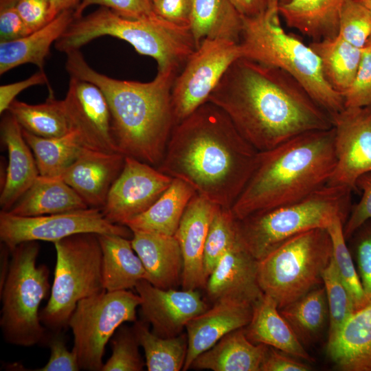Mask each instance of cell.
<instances>
[{"mask_svg":"<svg viewBox=\"0 0 371 371\" xmlns=\"http://www.w3.org/2000/svg\"><path fill=\"white\" fill-rule=\"evenodd\" d=\"M17 0H0V10L14 5Z\"/></svg>","mask_w":371,"mask_h":371,"instance_id":"cell-56","label":"cell"},{"mask_svg":"<svg viewBox=\"0 0 371 371\" xmlns=\"http://www.w3.org/2000/svg\"><path fill=\"white\" fill-rule=\"evenodd\" d=\"M196 194L190 184L173 178L168 189L146 211L124 225L132 232L175 236L188 204Z\"/></svg>","mask_w":371,"mask_h":371,"instance_id":"cell-31","label":"cell"},{"mask_svg":"<svg viewBox=\"0 0 371 371\" xmlns=\"http://www.w3.org/2000/svg\"><path fill=\"white\" fill-rule=\"evenodd\" d=\"M74 19V10H67L38 30L16 40L0 42V74L27 63L34 64L43 70L51 45Z\"/></svg>","mask_w":371,"mask_h":371,"instance_id":"cell-26","label":"cell"},{"mask_svg":"<svg viewBox=\"0 0 371 371\" xmlns=\"http://www.w3.org/2000/svg\"><path fill=\"white\" fill-rule=\"evenodd\" d=\"M152 3L154 12L159 16L190 27L192 0H154Z\"/></svg>","mask_w":371,"mask_h":371,"instance_id":"cell-49","label":"cell"},{"mask_svg":"<svg viewBox=\"0 0 371 371\" xmlns=\"http://www.w3.org/2000/svg\"><path fill=\"white\" fill-rule=\"evenodd\" d=\"M112 353L104 363L102 371H141L144 360L139 352V344L133 327L121 325L111 339Z\"/></svg>","mask_w":371,"mask_h":371,"instance_id":"cell-41","label":"cell"},{"mask_svg":"<svg viewBox=\"0 0 371 371\" xmlns=\"http://www.w3.org/2000/svg\"><path fill=\"white\" fill-rule=\"evenodd\" d=\"M275 348H267L260 371H308L311 367L290 357Z\"/></svg>","mask_w":371,"mask_h":371,"instance_id":"cell-51","label":"cell"},{"mask_svg":"<svg viewBox=\"0 0 371 371\" xmlns=\"http://www.w3.org/2000/svg\"><path fill=\"white\" fill-rule=\"evenodd\" d=\"M335 164L333 126L258 151L255 168L232 212L241 220L299 201L326 185Z\"/></svg>","mask_w":371,"mask_h":371,"instance_id":"cell-4","label":"cell"},{"mask_svg":"<svg viewBox=\"0 0 371 371\" xmlns=\"http://www.w3.org/2000/svg\"><path fill=\"white\" fill-rule=\"evenodd\" d=\"M345 0H290L279 3L286 25L313 41L338 35L340 12Z\"/></svg>","mask_w":371,"mask_h":371,"instance_id":"cell-29","label":"cell"},{"mask_svg":"<svg viewBox=\"0 0 371 371\" xmlns=\"http://www.w3.org/2000/svg\"><path fill=\"white\" fill-rule=\"evenodd\" d=\"M268 346L254 344L244 328L222 337L207 350L200 354L190 368L213 371H260Z\"/></svg>","mask_w":371,"mask_h":371,"instance_id":"cell-27","label":"cell"},{"mask_svg":"<svg viewBox=\"0 0 371 371\" xmlns=\"http://www.w3.org/2000/svg\"><path fill=\"white\" fill-rule=\"evenodd\" d=\"M258 153L226 114L207 101L175 126L157 169L186 181L215 205L231 209Z\"/></svg>","mask_w":371,"mask_h":371,"instance_id":"cell-2","label":"cell"},{"mask_svg":"<svg viewBox=\"0 0 371 371\" xmlns=\"http://www.w3.org/2000/svg\"><path fill=\"white\" fill-rule=\"evenodd\" d=\"M253 305L232 299H221L186 325L188 352L183 370H187L201 353L227 334L249 323Z\"/></svg>","mask_w":371,"mask_h":371,"instance_id":"cell-21","label":"cell"},{"mask_svg":"<svg viewBox=\"0 0 371 371\" xmlns=\"http://www.w3.org/2000/svg\"><path fill=\"white\" fill-rule=\"evenodd\" d=\"M102 253V284L106 291L135 288L147 279L144 265L131 239L111 234H98Z\"/></svg>","mask_w":371,"mask_h":371,"instance_id":"cell-28","label":"cell"},{"mask_svg":"<svg viewBox=\"0 0 371 371\" xmlns=\"http://www.w3.org/2000/svg\"><path fill=\"white\" fill-rule=\"evenodd\" d=\"M243 57L240 44L204 39L176 76L172 88L175 125L205 103L231 64Z\"/></svg>","mask_w":371,"mask_h":371,"instance_id":"cell-12","label":"cell"},{"mask_svg":"<svg viewBox=\"0 0 371 371\" xmlns=\"http://www.w3.org/2000/svg\"><path fill=\"white\" fill-rule=\"evenodd\" d=\"M1 137L8 152V165L0 195V207L8 212L39 176L34 156L22 128L9 112L1 122Z\"/></svg>","mask_w":371,"mask_h":371,"instance_id":"cell-22","label":"cell"},{"mask_svg":"<svg viewBox=\"0 0 371 371\" xmlns=\"http://www.w3.org/2000/svg\"><path fill=\"white\" fill-rule=\"evenodd\" d=\"M52 14L56 17L59 13L67 10L76 8L81 0H49Z\"/></svg>","mask_w":371,"mask_h":371,"instance_id":"cell-55","label":"cell"},{"mask_svg":"<svg viewBox=\"0 0 371 371\" xmlns=\"http://www.w3.org/2000/svg\"><path fill=\"white\" fill-rule=\"evenodd\" d=\"M15 7L30 32L41 29L55 18L49 0H17Z\"/></svg>","mask_w":371,"mask_h":371,"instance_id":"cell-48","label":"cell"},{"mask_svg":"<svg viewBox=\"0 0 371 371\" xmlns=\"http://www.w3.org/2000/svg\"><path fill=\"white\" fill-rule=\"evenodd\" d=\"M190 27L196 48L206 38L239 43L243 16L229 0H192Z\"/></svg>","mask_w":371,"mask_h":371,"instance_id":"cell-32","label":"cell"},{"mask_svg":"<svg viewBox=\"0 0 371 371\" xmlns=\"http://www.w3.org/2000/svg\"><path fill=\"white\" fill-rule=\"evenodd\" d=\"M56 262L50 296L40 312L52 330L67 326L78 303L99 293L102 284V253L97 234H76L55 242Z\"/></svg>","mask_w":371,"mask_h":371,"instance_id":"cell-10","label":"cell"},{"mask_svg":"<svg viewBox=\"0 0 371 371\" xmlns=\"http://www.w3.org/2000/svg\"><path fill=\"white\" fill-rule=\"evenodd\" d=\"M218 207L196 193L185 210L175 234L183 256L182 289L205 287L204 249L209 228Z\"/></svg>","mask_w":371,"mask_h":371,"instance_id":"cell-19","label":"cell"},{"mask_svg":"<svg viewBox=\"0 0 371 371\" xmlns=\"http://www.w3.org/2000/svg\"><path fill=\"white\" fill-rule=\"evenodd\" d=\"M371 10V0H357Z\"/></svg>","mask_w":371,"mask_h":371,"instance_id":"cell-57","label":"cell"},{"mask_svg":"<svg viewBox=\"0 0 371 371\" xmlns=\"http://www.w3.org/2000/svg\"><path fill=\"white\" fill-rule=\"evenodd\" d=\"M93 5L107 8L128 19H139L155 14L151 0H81L74 10L75 19L81 16L84 10Z\"/></svg>","mask_w":371,"mask_h":371,"instance_id":"cell-45","label":"cell"},{"mask_svg":"<svg viewBox=\"0 0 371 371\" xmlns=\"http://www.w3.org/2000/svg\"><path fill=\"white\" fill-rule=\"evenodd\" d=\"M11 259V251L3 243H1L0 251V289L2 288L8 276Z\"/></svg>","mask_w":371,"mask_h":371,"instance_id":"cell-54","label":"cell"},{"mask_svg":"<svg viewBox=\"0 0 371 371\" xmlns=\"http://www.w3.org/2000/svg\"><path fill=\"white\" fill-rule=\"evenodd\" d=\"M135 288L141 298L143 321L152 326L153 333L162 337L182 333L192 318L209 308L197 289H164L146 280H140Z\"/></svg>","mask_w":371,"mask_h":371,"instance_id":"cell-17","label":"cell"},{"mask_svg":"<svg viewBox=\"0 0 371 371\" xmlns=\"http://www.w3.org/2000/svg\"><path fill=\"white\" fill-rule=\"evenodd\" d=\"M332 120L336 164L327 184L354 191L371 172V106L344 108Z\"/></svg>","mask_w":371,"mask_h":371,"instance_id":"cell-15","label":"cell"},{"mask_svg":"<svg viewBox=\"0 0 371 371\" xmlns=\"http://www.w3.org/2000/svg\"><path fill=\"white\" fill-rule=\"evenodd\" d=\"M205 289L213 303L227 298L254 305L264 294L258 281V260L239 240L221 257Z\"/></svg>","mask_w":371,"mask_h":371,"instance_id":"cell-18","label":"cell"},{"mask_svg":"<svg viewBox=\"0 0 371 371\" xmlns=\"http://www.w3.org/2000/svg\"><path fill=\"white\" fill-rule=\"evenodd\" d=\"M48 85V80L43 70H40L28 78L0 87V113L8 111L16 96L28 87Z\"/></svg>","mask_w":371,"mask_h":371,"instance_id":"cell-52","label":"cell"},{"mask_svg":"<svg viewBox=\"0 0 371 371\" xmlns=\"http://www.w3.org/2000/svg\"><path fill=\"white\" fill-rule=\"evenodd\" d=\"M38 241L19 244L11 251L10 266L0 289V327L8 344L31 347L45 343L48 334L40 318L39 306L49 293V271L37 265Z\"/></svg>","mask_w":371,"mask_h":371,"instance_id":"cell-8","label":"cell"},{"mask_svg":"<svg viewBox=\"0 0 371 371\" xmlns=\"http://www.w3.org/2000/svg\"><path fill=\"white\" fill-rule=\"evenodd\" d=\"M357 188L361 191V196L350 210L344 225L346 239L351 238L363 224L371 221V172L358 179Z\"/></svg>","mask_w":371,"mask_h":371,"instance_id":"cell-46","label":"cell"},{"mask_svg":"<svg viewBox=\"0 0 371 371\" xmlns=\"http://www.w3.org/2000/svg\"><path fill=\"white\" fill-rule=\"evenodd\" d=\"M355 233V256L359 276L365 294L371 302V221L363 224Z\"/></svg>","mask_w":371,"mask_h":371,"instance_id":"cell-47","label":"cell"},{"mask_svg":"<svg viewBox=\"0 0 371 371\" xmlns=\"http://www.w3.org/2000/svg\"><path fill=\"white\" fill-rule=\"evenodd\" d=\"M279 310L300 341L311 343L320 334L328 316L325 289L315 288Z\"/></svg>","mask_w":371,"mask_h":371,"instance_id":"cell-37","label":"cell"},{"mask_svg":"<svg viewBox=\"0 0 371 371\" xmlns=\"http://www.w3.org/2000/svg\"><path fill=\"white\" fill-rule=\"evenodd\" d=\"M30 33L15 5L0 10L1 42L16 40Z\"/></svg>","mask_w":371,"mask_h":371,"instance_id":"cell-50","label":"cell"},{"mask_svg":"<svg viewBox=\"0 0 371 371\" xmlns=\"http://www.w3.org/2000/svg\"><path fill=\"white\" fill-rule=\"evenodd\" d=\"M279 0H269L258 14L243 16V58L278 68L293 77L331 117L344 109L342 95L326 80L319 58L310 45L283 29Z\"/></svg>","mask_w":371,"mask_h":371,"instance_id":"cell-6","label":"cell"},{"mask_svg":"<svg viewBox=\"0 0 371 371\" xmlns=\"http://www.w3.org/2000/svg\"><path fill=\"white\" fill-rule=\"evenodd\" d=\"M8 111L22 129L39 137H59L71 131L63 101L55 99L52 93L45 102L38 104L14 100Z\"/></svg>","mask_w":371,"mask_h":371,"instance_id":"cell-34","label":"cell"},{"mask_svg":"<svg viewBox=\"0 0 371 371\" xmlns=\"http://www.w3.org/2000/svg\"><path fill=\"white\" fill-rule=\"evenodd\" d=\"M244 330L254 344H263L292 357L314 361L280 314L276 302L268 295L264 293L254 304L251 319Z\"/></svg>","mask_w":371,"mask_h":371,"instance_id":"cell-24","label":"cell"},{"mask_svg":"<svg viewBox=\"0 0 371 371\" xmlns=\"http://www.w3.org/2000/svg\"><path fill=\"white\" fill-rule=\"evenodd\" d=\"M342 97L344 108L371 106V51L366 47L357 74Z\"/></svg>","mask_w":371,"mask_h":371,"instance_id":"cell-43","label":"cell"},{"mask_svg":"<svg viewBox=\"0 0 371 371\" xmlns=\"http://www.w3.org/2000/svg\"><path fill=\"white\" fill-rule=\"evenodd\" d=\"M207 101L258 151L333 126L331 116L293 77L243 57L231 64Z\"/></svg>","mask_w":371,"mask_h":371,"instance_id":"cell-1","label":"cell"},{"mask_svg":"<svg viewBox=\"0 0 371 371\" xmlns=\"http://www.w3.org/2000/svg\"><path fill=\"white\" fill-rule=\"evenodd\" d=\"M172 179L150 164L125 157L122 170L101 209L104 216L112 223L124 225L146 211L168 189Z\"/></svg>","mask_w":371,"mask_h":371,"instance_id":"cell-14","label":"cell"},{"mask_svg":"<svg viewBox=\"0 0 371 371\" xmlns=\"http://www.w3.org/2000/svg\"><path fill=\"white\" fill-rule=\"evenodd\" d=\"M327 353L341 370L371 371V302L354 312L328 342Z\"/></svg>","mask_w":371,"mask_h":371,"instance_id":"cell-25","label":"cell"},{"mask_svg":"<svg viewBox=\"0 0 371 371\" xmlns=\"http://www.w3.org/2000/svg\"><path fill=\"white\" fill-rule=\"evenodd\" d=\"M352 192L346 187L326 184L299 201L237 220L239 239L259 260L297 234L327 228L337 216L346 221Z\"/></svg>","mask_w":371,"mask_h":371,"instance_id":"cell-7","label":"cell"},{"mask_svg":"<svg viewBox=\"0 0 371 371\" xmlns=\"http://www.w3.org/2000/svg\"><path fill=\"white\" fill-rule=\"evenodd\" d=\"M63 101L71 131L77 133L83 148L104 153L118 152L113 136L110 109L97 85L70 77Z\"/></svg>","mask_w":371,"mask_h":371,"instance_id":"cell-16","label":"cell"},{"mask_svg":"<svg viewBox=\"0 0 371 371\" xmlns=\"http://www.w3.org/2000/svg\"><path fill=\"white\" fill-rule=\"evenodd\" d=\"M35 158L39 175L60 176L77 158L83 148L74 131L59 137L45 138L22 129Z\"/></svg>","mask_w":371,"mask_h":371,"instance_id":"cell-35","label":"cell"},{"mask_svg":"<svg viewBox=\"0 0 371 371\" xmlns=\"http://www.w3.org/2000/svg\"><path fill=\"white\" fill-rule=\"evenodd\" d=\"M290 0H279V3L280 4H282V3H287L288 1H289Z\"/></svg>","mask_w":371,"mask_h":371,"instance_id":"cell-59","label":"cell"},{"mask_svg":"<svg viewBox=\"0 0 371 371\" xmlns=\"http://www.w3.org/2000/svg\"><path fill=\"white\" fill-rule=\"evenodd\" d=\"M133 328L144 351L148 371L183 370L188 352L187 334L162 337L150 331L144 321L137 320Z\"/></svg>","mask_w":371,"mask_h":371,"instance_id":"cell-36","label":"cell"},{"mask_svg":"<svg viewBox=\"0 0 371 371\" xmlns=\"http://www.w3.org/2000/svg\"><path fill=\"white\" fill-rule=\"evenodd\" d=\"M63 330H52L48 334L46 344L50 350L47 363L36 371H78L80 370L78 355L72 349L69 351L65 344Z\"/></svg>","mask_w":371,"mask_h":371,"instance_id":"cell-44","label":"cell"},{"mask_svg":"<svg viewBox=\"0 0 371 371\" xmlns=\"http://www.w3.org/2000/svg\"><path fill=\"white\" fill-rule=\"evenodd\" d=\"M125 156L82 148L76 160L58 177L71 187L89 207L102 209L121 172Z\"/></svg>","mask_w":371,"mask_h":371,"instance_id":"cell-20","label":"cell"},{"mask_svg":"<svg viewBox=\"0 0 371 371\" xmlns=\"http://www.w3.org/2000/svg\"><path fill=\"white\" fill-rule=\"evenodd\" d=\"M151 1H152V2H153V1H154V0H151Z\"/></svg>","mask_w":371,"mask_h":371,"instance_id":"cell-60","label":"cell"},{"mask_svg":"<svg viewBox=\"0 0 371 371\" xmlns=\"http://www.w3.org/2000/svg\"><path fill=\"white\" fill-rule=\"evenodd\" d=\"M365 47H368L371 51V35L369 37Z\"/></svg>","mask_w":371,"mask_h":371,"instance_id":"cell-58","label":"cell"},{"mask_svg":"<svg viewBox=\"0 0 371 371\" xmlns=\"http://www.w3.org/2000/svg\"><path fill=\"white\" fill-rule=\"evenodd\" d=\"M88 207L78 193L60 179L39 175L8 212L17 216H36Z\"/></svg>","mask_w":371,"mask_h":371,"instance_id":"cell-30","label":"cell"},{"mask_svg":"<svg viewBox=\"0 0 371 371\" xmlns=\"http://www.w3.org/2000/svg\"><path fill=\"white\" fill-rule=\"evenodd\" d=\"M66 55L70 77L93 82L104 94L118 152L159 166L175 126L172 88L177 74L157 72L148 82L122 80L93 69L80 49Z\"/></svg>","mask_w":371,"mask_h":371,"instance_id":"cell-3","label":"cell"},{"mask_svg":"<svg viewBox=\"0 0 371 371\" xmlns=\"http://www.w3.org/2000/svg\"><path fill=\"white\" fill-rule=\"evenodd\" d=\"M309 45L319 58L326 80L342 95L357 74L363 49L351 45L339 35L313 41Z\"/></svg>","mask_w":371,"mask_h":371,"instance_id":"cell-33","label":"cell"},{"mask_svg":"<svg viewBox=\"0 0 371 371\" xmlns=\"http://www.w3.org/2000/svg\"><path fill=\"white\" fill-rule=\"evenodd\" d=\"M322 278L328 310L329 342L341 330L355 308L348 291L339 276L332 257L322 273Z\"/></svg>","mask_w":371,"mask_h":371,"instance_id":"cell-40","label":"cell"},{"mask_svg":"<svg viewBox=\"0 0 371 371\" xmlns=\"http://www.w3.org/2000/svg\"><path fill=\"white\" fill-rule=\"evenodd\" d=\"M141 298L128 290L103 291L80 300L69 321L80 370L102 371L105 346L124 322L137 321Z\"/></svg>","mask_w":371,"mask_h":371,"instance_id":"cell-11","label":"cell"},{"mask_svg":"<svg viewBox=\"0 0 371 371\" xmlns=\"http://www.w3.org/2000/svg\"><path fill=\"white\" fill-rule=\"evenodd\" d=\"M346 221L336 217L327 227L332 243V258L339 276L348 291L355 311L365 307L369 301L365 294L350 252L346 243L344 225Z\"/></svg>","mask_w":371,"mask_h":371,"instance_id":"cell-38","label":"cell"},{"mask_svg":"<svg viewBox=\"0 0 371 371\" xmlns=\"http://www.w3.org/2000/svg\"><path fill=\"white\" fill-rule=\"evenodd\" d=\"M239 240L237 219L230 208L218 206L212 220L205 245L203 270L206 280L225 251Z\"/></svg>","mask_w":371,"mask_h":371,"instance_id":"cell-39","label":"cell"},{"mask_svg":"<svg viewBox=\"0 0 371 371\" xmlns=\"http://www.w3.org/2000/svg\"><path fill=\"white\" fill-rule=\"evenodd\" d=\"M331 257L326 228L297 234L258 260L259 286L280 309L322 283V273Z\"/></svg>","mask_w":371,"mask_h":371,"instance_id":"cell-9","label":"cell"},{"mask_svg":"<svg viewBox=\"0 0 371 371\" xmlns=\"http://www.w3.org/2000/svg\"><path fill=\"white\" fill-rule=\"evenodd\" d=\"M243 16H254L267 7L269 0H229Z\"/></svg>","mask_w":371,"mask_h":371,"instance_id":"cell-53","label":"cell"},{"mask_svg":"<svg viewBox=\"0 0 371 371\" xmlns=\"http://www.w3.org/2000/svg\"><path fill=\"white\" fill-rule=\"evenodd\" d=\"M131 241L146 271V280L164 289L181 284L183 256L175 236L134 231Z\"/></svg>","mask_w":371,"mask_h":371,"instance_id":"cell-23","label":"cell"},{"mask_svg":"<svg viewBox=\"0 0 371 371\" xmlns=\"http://www.w3.org/2000/svg\"><path fill=\"white\" fill-rule=\"evenodd\" d=\"M338 35L363 49L371 35V10L357 0H345L340 12Z\"/></svg>","mask_w":371,"mask_h":371,"instance_id":"cell-42","label":"cell"},{"mask_svg":"<svg viewBox=\"0 0 371 371\" xmlns=\"http://www.w3.org/2000/svg\"><path fill=\"white\" fill-rule=\"evenodd\" d=\"M104 36L126 41L139 54L152 57L159 73L178 74L196 49L189 26L170 22L155 13L128 19L104 7L75 19L54 45L67 54Z\"/></svg>","mask_w":371,"mask_h":371,"instance_id":"cell-5","label":"cell"},{"mask_svg":"<svg viewBox=\"0 0 371 371\" xmlns=\"http://www.w3.org/2000/svg\"><path fill=\"white\" fill-rule=\"evenodd\" d=\"M80 233L111 234L128 238L133 236V232L126 226L106 219L100 208L36 216H17L2 210L0 212L1 243L10 251L22 243L43 240L54 243Z\"/></svg>","mask_w":371,"mask_h":371,"instance_id":"cell-13","label":"cell"}]
</instances>
